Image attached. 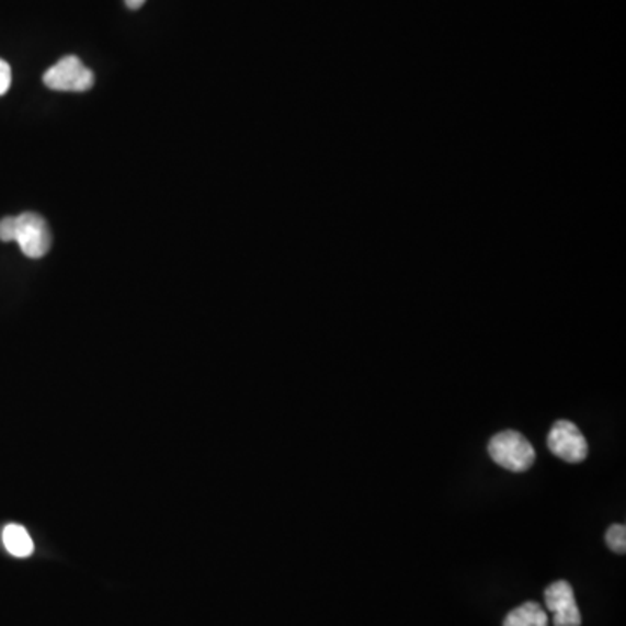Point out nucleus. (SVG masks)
Instances as JSON below:
<instances>
[{"instance_id": "nucleus-1", "label": "nucleus", "mask_w": 626, "mask_h": 626, "mask_svg": "<svg viewBox=\"0 0 626 626\" xmlns=\"http://www.w3.org/2000/svg\"><path fill=\"white\" fill-rule=\"evenodd\" d=\"M488 451L492 462L513 474L530 470L536 459L533 444L515 430L497 433L489 441Z\"/></svg>"}, {"instance_id": "nucleus-2", "label": "nucleus", "mask_w": 626, "mask_h": 626, "mask_svg": "<svg viewBox=\"0 0 626 626\" xmlns=\"http://www.w3.org/2000/svg\"><path fill=\"white\" fill-rule=\"evenodd\" d=\"M14 242H18L23 254L32 260L46 257L53 242L46 219L37 213L14 216Z\"/></svg>"}, {"instance_id": "nucleus-3", "label": "nucleus", "mask_w": 626, "mask_h": 626, "mask_svg": "<svg viewBox=\"0 0 626 626\" xmlns=\"http://www.w3.org/2000/svg\"><path fill=\"white\" fill-rule=\"evenodd\" d=\"M44 84L53 91L84 93L94 86V73L77 56H65L44 73Z\"/></svg>"}, {"instance_id": "nucleus-4", "label": "nucleus", "mask_w": 626, "mask_h": 626, "mask_svg": "<svg viewBox=\"0 0 626 626\" xmlns=\"http://www.w3.org/2000/svg\"><path fill=\"white\" fill-rule=\"evenodd\" d=\"M548 447L566 463H581L589 456V442L574 423L560 420L548 433Z\"/></svg>"}, {"instance_id": "nucleus-5", "label": "nucleus", "mask_w": 626, "mask_h": 626, "mask_svg": "<svg viewBox=\"0 0 626 626\" xmlns=\"http://www.w3.org/2000/svg\"><path fill=\"white\" fill-rule=\"evenodd\" d=\"M545 604L554 614L555 626H581L580 607L568 581H555L545 590Z\"/></svg>"}, {"instance_id": "nucleus-6", "label": "nucleus", "mask_w": 626, "mask_h": 626, "mask_svg": "<svg viewBox=\"0 0 626 626\" xmlns=\"http://www.w3.org/2000/svg\"><path fill=\"white\" fill-rule=\"evenodd\" d=\"M2 543H4L5 550L18 559H26L30 555L34 554V542L30 538L29 531L18 524H9L2 531Z\"/></svg>"}, {"instance_id": "nucleus-7", "label": "nucleus", "mask_w": 626, "mask_h": 626, "mask_svg": "<svg viewBox=\"0 0 626 626\" xmlns=\"http://www.w3.org/2000/svg\"><path fill=\"white\" fill-rule=\"evenodd\" d=\"M503 626H548V616L538 602H526L507 614Z\"/></svg>"}, {"instance_id": "nucleus-8", "label": "nucleus", "mask_w": 626, "mask_h": 626, "mask_svg": "<svg viewBox=\"0 0 626 626\" xmlns=\"http://www.w3.org/2000/svg\"><path fill=\"white\" fill-rule=\"evenodd\" d=\"M605 543L611 550L616 554H625L626 551V527L623 524H613L605 534Z\"/></svg>"}, {"instance_id": "nucleus-9", "label": "nucleus", "mask_w": 626, "mask_h": 626, "mask_svg": "<svg viewBox=\"0 0 626 626\" xmlns=\"http://www.w3.org/2000/svg\"><path fill=\"white\" fill-rule=\"evenodd\" d=\"M11 80H13L11 67H9L8 61L0 59V96L8 93V89L11 88Z\"/></svg>"}, {"instance_id": "nucleus-10", "label": "nucleus", "mask_w": 626, "mask_h": 626, "mask_svg": "<svg viewBox=\"0 0 626 626\" xmlns=\"http://www.w3.org/2000/svg\"><path fill=\"white\" fill-rule=\"evenodd\" d=\"M0 240L4 242L14 240V216L0 219Z\"/></svg>"}, {"instance_id": "nucleus-11", "label": "nucleus", "mask_w": 626, "mask_h": 626, "mask_svg": "<svg viewBox=\"0 0 626 626\" xmlns=\"http://www.w3.org/2000/svg\"><path fill=\"white\" fill-rule=\"evenodd\" d=\"M145 2H147V0H126V5L127 8L133 9V11H136V9L141 8Z\"/></svg>"}]
</instances>
